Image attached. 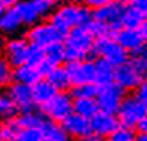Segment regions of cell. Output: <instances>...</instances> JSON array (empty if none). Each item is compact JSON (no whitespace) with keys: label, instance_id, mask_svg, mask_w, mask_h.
I'll return each instance as SVG.
<instances>
[{"label":"cell","instance_id":"obj_1","mask_svg":"<svg viewBox=\"0 0 147 141\" xmlns=\"http://www.w3.org/2000/svg\"><path fill=\"white\" fill-rule=\"evenodd\" d=\"M93 20V14L90 12V8L86 5H77V3H66L51 15V23L56 26L59 32H62L66 36L68 33L81 26H89V23Z\"/></svg>","mask_w":147,"mask_h":141},{"label":"cell","instance_id":"obj_2","mask_svg":"<svg viewBox=\"0 0 147 141\" xmlns=\"http://www.w3.org/2000/svg\"><path fill=\"white\" fill-rule=\"evenodd\" d=\"M65 48H66V62H78L84 60L90 53H93L95 47V36L90 33L87 26L72 29L65 36Z\"/></svg>","mask_w":147,"mask_h":141},{"label":"cell","instance_id":"obj_3","mask_svg":"<svg viewBox=\"0 0 147 141\" xmlns=\"http://www.w3.org/2000/svg\"><path fill=\"white\" fill-rule=\"evenodd\" d=\"M93 53L101 59H105L114 68L128 63V51L119 44L116 38H99L95 41Z\"/></svg>","mask_w":147,"mask_h":141},{"label":"cell","instance_id":"obj_4","mask_svg":"<svg viewBox=\"0 0 147 141\" xmlns=\"http://www.w3.org/2000/svg\"><path fill=\"white\" fill-rule=\"evenodd\" d=\"M147 116V105H144L137 96H128L123 99L117 111V119L122 126L138 128L140 122Z\"/></svg>","mask_w":147,"mask_h":141},{"label":"cell","instance_id":"obj_5","mask_svg":"<svg viewBox=\"0 0 147 141\" xmlns=\"http://www.w3.org/2000/svg\"><path fill=\"white\" fill-rule=\"evenodd\" d=\"M42 110L53 122H63L74 113V98L66 92H57L54 98L42 105Z\"/></svg>","mask_w":147,"mask_h":141},{"label":"cell","instance_id":"obj_6","mask_svg":"<svg viewBox=\"0 0 147 141\" xmlns=\"http://www.w3.org/2000/svg\"><path fill=\"white\" fill-rule=\"evenodd\" d=\"M96 99H98L99 107H101V111L117 114L120 105H122L125 99V89H122L117 83L99 86V93Z\"/></svg>","mask_w":147,"mask_h":141},{"label":"cell","instance_id":"obj_7","mask_svg":"<svg viewBox=\"0 0 147 141\" xmlns=\"http://www.w3.org/2000/svg\"><path fill=\"white\" fill-rule=\"evenodd\" d=\"M27 39L30 44H36L39 47L47 48L51 44L62 42L65 41V35L62 32H59L56 29V26H53V23H39L35 24L27 33Z\"/></svg>","mask_w":147,"mask_h":141},{"label":"cell","instance_id":"obj_8","mask_svg":"<svg viewBox=\"0 0 147 141\" xmlns=\"http://www.w3.org/2000/svg\"><path fill=\"white\" fill-rule=\"evenodd\" d=\"M66 69L69 72L72 86L96 83V68L95 62L90 60H78V62H68Z\"/></svg>","mask_w":147,"mask_h":141},{"label":"cell","instance_id":"obj_9","mask_svg":"<svg viewBox=\"0 0 147 141\" xmlns=\"http://www.w3.org/2000/svg\"><path fill=\"white\" fill-rule=\"evenodd\" d=\"M126 12V6L123 2H113L102 6V8H98L93 12V18L99 20V21H104L107 24H110L114 30H120L123 27L122 21H123V15Z\"/></svg>","mask_w":147,"mask_h":141},{"label":"cell","instance_id":"obj_10","mask_svg":"<svg viewBox=\"0 0 147 141\" xmlns=\"http://www.w3.org/2000/svg\"><path fill=\"white\" fill-rule=\"evenodd\" d=\"M143 80H146V77L134 66L132 62H128V63L120 65L116 68L114 83H117L125 90L137 89V87L143 83Z\"/></svg>","mask_w":147,"mask_h":141},{"label":"cell","instance_id":"obj_11","mask_svg":"<svg viewBox=\"0 0 147 141\" xmlns=\"http://www.w3.org/2000/svg\"><path fill=\"white\" fill-rule=\"evenodd\" d=\"M62 128L69 137L80 138V140H83V138H86V137H89V135L93 134L90 120L83 117V116H78V114H75V113H72L69 117H66L63 120Z\"/></svg>","mask_w":147,"mask_h":141},{"label":"cell","instance_id":"obj_12","mask_svg":"<svg viewBox=\"0 0 147 141\" xmlns=\"http://www.w3.org/2000/svg\"><path fill=\"white\" fill-rule=\"evenodd\" d=\"M92 131L98 137H111L117 128L120 126L119 119L116 117V114H110L105 111H99L92 120Z\"/></svg>","mask_w":147,"mask_h":141},{"label":"cell","instance_id":"obj_13","mask_svg":"<svg viewBox=\"0 0 147 141\" xmlns=\"http://www.w3.org/2000/svg\"><path fill=\"white\" fill-rule=\"evenodd\" d=\"M9 95L15 101L18 110H21L23 113H32L33 111L36 102H35V98H33L32 86L23 84V83H15L11 87Z\"/></svg>","mask_w":147,"mask_h":141},{"label":"cell","instance_id":"obj_14","mask_svg":"<svg viewBox=\"0 0 147 141\" xmlns=\"http://www.w3.org/2000/svg\"><path fill=\"white\" fill-rule=\"evenodd\" d=\"M29 44L26 39H12L6 44V59L11 62V65L17 68L24 63H27V50H29Z\"/></svg>","mask_w":147,"mask_h":141},{"label":"cell","instance_id":"obj_15","mask_svg":"<svg viewBox=\"0 0 147 141\" xmlns=\"http://www.w3.org/2000/svg\"><path fill=\"white\" fill-rule=\"evenodd\" d=\"M116 39H117L119 44L122 45L126 51H132V53H135L137 50H140L146 44L143 36H141L140 29L122 27L116 33Z\"/></svg>","mask_w":147,"mask_h":141},{"label":"cell","instance_id":"obj_16","mask_svg":"<svg viewBox=\"0 0 147 141\" xmlns=\"http://www.w3.org/2000/svg\"><path fill=\"white\" fill-rule=\"evenodd\" d=\"M44 77L38 66L30 65V63H24L21 66H17L14 69V80L15 83H23V84H29V86H35L38 81H41Z\"/></svg>","mask_w":147,"mask_h":141},{"label":"cell","instance_id":"obj_17","mask_svg":"<svg viewBox=\"0 0 147 141\" xmlns=\"http://www.w3.org/2000/svg\"><path fill=\"white\" fill-rule=\"evenodd\" d=\"M33 89V98H35V102L38 105H44L47 104L50 99H53L56 95H57V89L53 86L47 78H42L41 81H38L35 86H32Z\"/></svg>","mask_w":147,"mask_h":141},{"label":"cell","instance_id":"obj_18","mask_svg":"<svg viewBox=\"0 0 147 141\" xmlns=\"http://www.w3.org/2000/svg\"><path fill=\"white\" fill-rule=\"evenodd\" d=\"M99 111H101V107H99L96 98L74 99V113L78 114V116H83L86 119L92 120Z\"/></svg>","mask_w":147,"mask_h":141},{"label":"cell","instance_id":"obj_19","mask_svg":"<svg viewBox=\"0 0 147 141\" xmlns=\"http://www.w3.org/2000/svg\"><path fill=\"white\" fill-rule=\"evenodd\" d=\"M48 81L56 87L59 92H65L66 89H69L72 81H71V77H69V72L66 69V66H56L48 75L45 77Z\"/></svg>","mask_w":147,"mask_h":141},{"label":"cell","instance_id":"obj_20","mask_svg":"<svg viewBox=\"0 0 147 141\" xmlns=\"http://www.w3.org/2000/svg\"><path fill=\"white\" fill-rule=\"evenodd\" d=\"M23 26V20L20 17L17 8H8L0 17V29L5 33H14Z\"/></svg>","mask_w":147,"mask_h":141},{"label":"cell","instance_id":"obj_21","mask_svg":"<svg viewBox=\"0 0 147 141\" xmlns=\"http://www.w3.org/2000/svg\"><path fill=\"white\" fill-rule=\"evenodd\" d=\"M95 68H96V84L105 86V84L114 83L116 68L110 62H107L105 59L99 57L96 62H95Z\"/></svg>","mask_w":147,"mask_h":141},{"label":"cell","instance_id":"obj_22","mask_svg":"<svg viewBox=\"0 0 147 141\" xmlns=\"http://www.w3.org/2000/svg\"><path fill=\"white\" fill-rule=\"evenodd\" d=\"M20 17L23 20V24H27V26H35L38 23L39 18H42L39 11L36 9L33 0H23L20 5L15 6Z\"/></svg>","mask_w":147,"mask_h":141},{"label":"cell","instance_id":"obj_23","mask_svg":"<svg viewBox=\"0 0 147 141\" xmlns=\"http://www.w3.org/2000/svg\"><path fill=\"white\" fill-rule=\"evenodd\" d=\"M42 131H44V141H72L63 128L56 125L53 120L44 123Z\"/></svg>","mask_w":147,"mask_h":141},{"label":"cell","instance_id":"obj_24","mask_svg":"<svg viewBox=\"0 0 147 141\" xmlns=\"http://www.w3.org/2000/svg\"><path fill=\"white\" fill-rule=\"evenodd\" d=\"M45 59L54 66H60V63L66 60V48L65 42H56L45 48Z\"/></svg>","mask_w":147,"mask_h":141},{"label":"cell","instance_id":"obj_25","mask_svg":"<svg viewBox=\"0 0 147 141\" xmlns=\"http://www.w3.org/2000/svg\"><path fill=\"white\" fill-rule=\"evenodd\" d=\"M144 14L141 11H138L135 6H131V8H126V12L123 15V21H122V26L123 27H128V29H140L141 24L144 23Z\"/></svg>","mask_w":147,"mask_h":141},{"label":"cell","instance_id":"obj_26","mask_svg":"<svg viewBox=\"0 0 147 141\" xmlns=\"http://www.w3.org/2000/svg\"><path fill=\"white\" fill-rule=\"evenodd\" d=\"M87 27L96 39H99V38H116V33L119 32V30L113 29L110 24H107L104 21H99V20H95V18L89 23Z\"/></svg>","mask_w":147,"mask_h":141},{"label":"cell","instance_id":"obj_27","mask_svg":"<svg viewBox=\"0 0 147 141\" xmlns=\"http://www.w3.org/2000/svg\"><path fill=\"white\" fill-rule=\"evenodd\" d=\"M17 111H18V107L9 93L8 95H5V93L0 95V119L12 120V119H15Z\"/></svg>","mask_w":147,"mask_h":141},{"label":"cell","instance_id":"obj_28","mask_svg":"<svg viewBox=\"0 0 147 141\" xmlns=\"http://www.w3.org/2000/svg\"><path fill=\"white\" fill-rule=\"evenodd\" d=\"M98 93H99V84L90 83V84L74 86L71 95L74 99H83V98H96Z\"/></svg>","mask_w":147,"mask_h":141},{"label":"cell","instance_id":"obj_29","mask_svg":"<svg viewBox=\"0 0 147 141\" xmlns=\"http://www.w3.org/2000/svg\"><path fill=\"white\" fill-rule=\"evenodd\" d=\"M14 80V66L6 57L0 56V87H6Z\"/></svg>","mask_w":147,"mask_h":141},{"label":"cell","instance_id":"obj_30","mask_svg":"<svg viewBox=\"0 0 147 141\" xmlns=\"http://www.w3.org/2000/svg\"><path fill=\"white\" fill-rule=\"evenodd\" d=\"M45 60V48L39 47L36 44H29V50H27V63L39 66Z\"/></svg>","mask_w":147,"mask_h":141},{"label":"cell","instance_id":"obj_31","mask_svg":"<svg viewBox=\"0 0 147 141\" xmlns=\"http://www.w3.org/2000/svg\"><path fill=\"white\" fill-rule=\"evenodd\" d=\"M132 63L144 77H147V44H144L141 48L134 53Z\"/></svg>","mask_w":147,"mask_h":141},{"label":"cell","instance_id":"obj_32","mask_svg":"<svg viewBox=\"0 0 147 141\" xmlns=\"http://www.w3.org/2000/svg\"><path fill=\"white\" fill-rule=\"evenodd\" d=\"M17 141H44V131L42 128H23Z\"/></svg>","mask_w":147,"mask_h":141},{"label":"cell","instance_id":"obj_33","mask_svg":"<svg viewBox=\"0 0 147 141\" xmlns=\"http://www.w3.org/2000/svg\"><path fill=\"white\" fill-rule=\"evenodd\" d=\"M18 122L23 128H42L45 120L39 116V114L32 111V113H24L23 116L18 119Z\"/></svg>","mask_w":147,"mask_h":141},{"label":"cell","instance_id":"obj_34","mask_svg":"<svg viewBox=\"0 0 147 141\" xmlns=\"http://www.w3.org/2000/svg\"><path fill=\"white\" fill-rule=\"evenodd\" d=\"M2 129H3L5 141H17V137H18V134L21 132L23 126L20 125L18 119H12L5 126H2Z\"/></svg>","mask_w":147,"mask_h":141},{"label":"cell","instance_id":"obj_35","mask_svg":"<svg viewBox=\"0 0 147 141\" xmlns=\"http://www.w3.org/2000/svg\"><path fill=\"white\" fill-rule=\"evenodd\" d=\"M110 141H135V135H134L131 128L119 126L110 137Z\"/></svg>","mask_w":147,"mask_h":141},{"label":"cell","instance_id":"obj_36","mask_svg":"<svg viewBox=\"0 0 147 141\" xmlns=\"http://www.w3.org/2000/svg\"><path fill=\"white\" fill-rule=\"evenodd\" d=\"M33 3H35L36 9L39 11L41 17L51 14L53 8H54V0H33Z\"/></svg>","mask_w":147,"mask_h":141},{"label":"cell","instance_id":"obj_37","mask_svg":"<svg viewBox=\"0 0 147 141\" xmlns=\"http://www.w3.org/2000/svg\"><path fill=\"white\" fill-rule=\"evenodd\" d=\"M135 90H137L135 96L141 101L144 105H147V80H143V83L140 84Z\"/></svg>","mask_w":147,"mask_h":141},{"label":"cell","instance_id":"obj_38","mask_svg":"<svg viewBox=\"0 0 147 141\" xmlns=\"http://www.w3.org/2000/svg\"><path fill=\"white\" fill-rule=\"evenodd\" d=\"M116 0H83V3L87 6V8H92V9H98V8H102V6L108 5V3H113Z\"/></svg>","mask_w":147,"mask_h":141},{"label":"cell","instance_id":"obj_39","mask_svg":"<svg viewBox=\"0 0 147 141\" xmlns=\"http://www.w3.org/2000/svg\"><path fill=\"white\" fill-rule=\"evenodd\" d=\"M132 5L135 6L138 11H141L143 14H144V17L147 18V0H135Z\"/></svg>","mask_w":147,"mask_h":141},{"label":"cell","instance_id":"obj_40","mask_svg":"<svg viewBox=\"0 0 147 141\" xmlns=\"http://www.w3.org/2000/svg\"><path fill=\"white\" fill-rule=\"evenodd\" d=\"M0 2H2L6 8H15V6L20 5L23 0H0Z\"/></svg>","mask_w":147,"mask_h":141},{"label":"cell","instance_id":"obj_41","mask_svg":"<svg viewBox=\"0 0 147 141\" xmlns=\"http://www.w3.org/2000/svg\"><path fill=\"white\" fill-rule=\"evenodd\" d=\"M140 32H141V36L144 39V42L147 44V18L144 20V23L141 24V27H140Z\"/></svg>","mask_w":147,"mask_h":141},{"label":"cell","instance_id":"obj_42","mask_svg":"<svg viewBox=\"0 0 147 141\" xmlns=\"http://www.w3.org/2000/svg\"><path fill=\"white\" fill-rule=\"evenodd\" d=\"M138 129L141 131V132H147V116L140 122V125H138Z\"/></svg>","mask_w":147,"mask_h":141},{"label":"cell","instance_id":"obj_43","mask_svg":"<svg viewBox=\"0 0 147 141\" xmlns=\"http://www.w3.org/2000/svg\"><path fill=\"white\" fill-rule=\"evenodd\" d=\"M101 140H102L101 137H98V135H95V134H92V135H89V137L83 138L81 141H101Z\"/></svg>","mask_w":147,"mask_h":141},{"label":"cell","instance_id":"obj_44","mask_svg":"<svg viewBox=\"0 0 147 141\" xmlns=\"http://www.w3.org/2000/svg\"><path fill=\"white\" fill-rule=\"evenodd\" d=\"M6 44H8V42L5 41L3 35H2V33H0V53H2V51H5V48H6Z\"/></svg>","mask_w":147,"mask_h":141},{"label":"cell","instance_id":"obj_45","mask_svg":"<svg viewBox=\"0 0 147 141\" xmlns=\"http://www.w3.org/2000/svg\"><path fill=\"white\" fill-rule=\"evenodd\" d=\"M135 141H147V132H141L140 135H137Z\"/></svg>","mask_w":147,"mask_h":141},{"label":"cell","instance_id":"obj_46","mask_svg":"<svg viewBox=\"0 0 147 141\" xmlns=\"http://www.w3.org/2000/svg\"><path fill=\"white\" fill-rule=\"evenodd\" d=\"M5 11H6V6H5L2 2H0V17H2V15L5 14Z\"/></svg>","mask_w":147,"mask_h":141},{"label":"cell","instance_id":"obj_47","mask_svg":"<svg viewBox=\"0 0 147 141\" xmlns=\"http://www.w3.org/2000/svg\"><path fill=\"white\" fill-rule=\"evenodd\" d=\"M0 141H5V135H3V129L0 128Z\"/></svg>","mask_w":147,"mask_h":141},{"label":"cell","instance_id":"obj_48","mask_svg":"<svg viewBox=\"0 0 147 141\" xmlns=\"http://www.w3.org/2000/svg\"><path fill=\"white\" fill-rule=\"evenodd\" d=\"M120 2H123V3L126 5V3H134V2H135V0H120Z\"/></svg>","mask_w":147,"mask_h":141},{"label":"cell","instance_id":"obj_49","mask_svg":"<svg viewBox=\"0 0 147 141\" xmlns=\"http://www.w3.org/2000/svg\"><path fill=\"white\" fill-rule=\"evenodd\" d=\"M63 2H66V0H63Z\"/></svg>","mask_w":147,"mask_h":141},{"label":"cell","instance_id":"obj_50","mask_svg":"<svg viewBox=\"0 0 147 141\" xmlns=\"http://www.w3.org/2000/svg\"><path fill=\"white\" fill-rule=\"evenodd\" d=\"M0 30H2V29H0Z\"/></svg>","mask_w":147,"mask_h":141}]
</instances>
